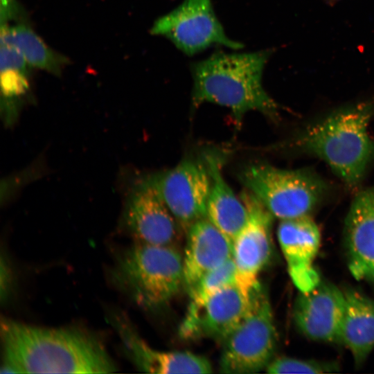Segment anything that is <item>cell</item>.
<instances>
[{"mask_svg":"<svg viewBox=\"0 0 374 374\" xmlns=\"http://www.w3.org/2000/svg\"><path fill=\"white\" fill-rule=\"evenodd\" d=\"M250 295L234 283L199 305H189L180 335L188 339L208 338L222 342L247 312Z\"/></svg>","mask_w":374,"mask_h":374,"instance_id":"11","label":"cell"},{"mask_svg":"<svg viewBox=\"0 0 374 374\" xmlns=\"http://www.w3.org/2000/svg\"><path fill=\"white\" fill-rule=\"evenodd\" d=\"M373 118L374 100L337 110L305 127L289 146L321 159L355 190L374 159V140L368 131Z\"/></svg>","mask_w":374,"mask_h":374,"instance_id":"3","label":"cell"},{"mask_svg":"<svg viewBox=\"0 0 374 374\" xmlns=\"http://www.w3.org/2000/svg\"><path fill=\"white\" fill-rule=\"evenodd\" d=\"M0 373H109L116 366L101 341L72 328L1 319Z\"/></svg>","mask_w":374,"mask_h":374,"instance_id":"1","label":"cell"},{"mask_svg":"<svg viewBox=\"0 0 374 374\" xmlns=\"http://www.w3.org/2000/svg\"><path fill=\"white\" fill-rule=\"evenodd\" d=\"M114 324L128 357L145 372L152 373H211L213 368L204 357L190 352H163L149 346L125 318L116 316Z\"/></svg>","mask_w":374,"mask_h":374,"instance_id":"15","label":"cell"},{"mask_svg":"<svg viewBox=\"0 0 374 374\" xmlns=\"http://www.w3.org/2000/svg\"><path fill=\"white\" fill-rule=\"evenodd\" d=\"M145 179L186 231L198 220L206 218L211 179L205 163L186 159Z\"/></svg>","mask_w":374,"mask_h":374,"instance_id":"8","label":"cell"},{"mask_svg":"<svg viewBox=\"0 0 374 374\" xmlns=\"http://www.w3.org/2000/svg\"><path fill=\"white\" fill-rule=\"evenodd\" d=\"M344 243L351 274L374 283V185L356 193L344 222Z\"/></svg>","mask_w":374,"mask_h":374,"instance_id":"13","label":"cell"},{"mask_svg":"<svg viewBox=\"0 0 374 374\" xmlns=\"http://www.w3.org/2000/svg\"><path fill=\"white\" fill-rule=\"evenodd\" d=\"M183 256L184 287L189 292L201 278L232 257V242L207 218L187 230Z\"/></svg>","mask_w":374,"mask_h":374,"instance_id":"16","label":"cell"},{"mask_svg":"<svg viewBox=\"0 0 374 374\" xmlns=\"http://www.w3.org/2000/svg\"><path fill=\"white\" fill-rule=\"evenodd\" d=\"M338 366L334 363L304 360L287 357L273 359L266 368L269 373H326L335 372Z\"/></svg>","mask_w":374,"mask_h":374,"instance_id":"22","label":"cell"},{"mask_svg":"<svg viewBox=\"0 0 374 374\" xmlns=\"http://www.w3.org/2000/svg\"><path fill=\"white\" fill-rule=\"evenodd\" d=\"M236 266L231 257L218 267L203 276L188 293L189 305H199L220 290L236 283Z\"/></svg>","mask_w":374,"mask_h":374,"instance_id":"21","label":"cell"},{"mask_svg":"<svg viewBox=\"0 0 374 374\" xmlns=\"http://www.w3.org/2000/svg\"><path fill=\"white\" fill-rule=\"evenodd\" d=\"M1 44L17 48L28 65L60 75L67 59L49 48L28 25L22 22L12 25L1 22Z\"/></svg>","mask_w":374,"mask_h":374,"instance_id":"19","label":"cell"},{"mask_svg":"<svg viewBox=\"0 0 374 374\" xmlns=\"http://www.w3.org/2000/svg\"><path fill=\"white\" fill-rule=\"evenodd\" d=\"M204 159L211 179L206 218L233 242L248 221V211L222 175V156L206 152Z\"/></svg>","mask_w":374,"mask_h":374,"instance_id":"17","label":"cell"},{"mask_svg":"<svg viewBox=\"0 0 374 374\" xmlns=\"http://www.w3.org/2000/svg\"><path fill=\"white\" fill-rule=\"evenodd\" d=\"M344 290L339 343L349 349L355 364L360 366L374 348V301L355 289Z\"/></svg>","mask_w":374,"mask_h":374,"instance_id":"18","label":"cell"},{"mask_svg":"<svg viewBox=\"0 0 374 374\" xmlns=\"http://www.w3.org/2000/svg\"><path fill=\"white\" fill-rule=\"evenodd\" d=\"M28 89V70H1V112L6 125L16 121Z\"/></svg>","mask_w":374,"mask_h":374,"instance_id":"20","label":"cell"},{"mask_svg":"<svg viewBox=\"0 0 374 374\" xmlns=\"http://www.w3.org/2000/svg\"><path fill=\"white\" fill-rule=\"evenodd\" d=\"M123 222L136 243L175 247L181 227L154 187L145 179L127 198Z\"/></svg>","mask_w":374,"mask_h":374,"instance_id":"10","label":"cell"},{"mask_svg":"<svg viewBox=\"0 0 374 374\" xmlns=\"http://www.w3.org/2000/svg\"><path fill=\"white\" fill-rule=\"evenodd\" d=\"M241 200L249 219L232 242V258L236 266V283L247 293L259 283L258 275L270 262L273 253L271 226L274 216L249 190Z\"/></svg>","mask_w":374,"mask_h":374,"instance_id":"9","label":"cell"},{"mask_svg":"<svg viewBox=\"0 0 374 374\" xmlns=\"http://www.w3.org/2000/svg\"><path fill=\"white\" fill-rule=\"evenodd\" d=\"M271 53L216 52L193 64L192 105L205 103L229 109L237 125L249 112H259L272 120L278 106L262 84V74Z\"/></svg>","mask_w":374,"mask_h":374,"instance_id":"2","label":"cell"},{"mask_svg":"<svg viewBox=\"0 0 374 374\" xmlns=\"http://www.w3.org/2000/svg\"><path fill=\"white\" fill-rule=\"evenodd\" d=\"M280 247L294 285L301 292L321 281L313 266L321 244V232L310 215L280 220L277 229Z\"/></svg>","mask_w":374,"mask_h":374,"instance_id":"14","label":"cell"},{"mask_svg":"<svg viewBox=\"0 0 374 374\" xmlns=\"http://www.w3.org/2000/svg\"><path fill=\"white\" fill-rule=\"evenodd\" d=\"M240 177L246 190L280 220L310 215L330 191L321 177L307 169L285 170L260 163L249 166Z\"/></svg>","mask_w":374,"mask_h":374,"instance_id":"5","label":"cell"},{"mask_svg":"<svg viewBox=\"0 0 374 374\" xmlns=\"http://www.w3.org/2000/svg\"><path fill=\"white\" fill-rule=\"evenodd\" d=\"M274 319L269 297L259 283L251 292L244 316L222 341L221 373H254L267 368L277 345Z\"/></svg>","mask_w":374,"mask_h":374,"instance_id":"6","label":"cell"},{"mask_svg":"<svg viewBox=\"0 0 374 374\" xmlns=\"http://www.w3.org/2000/svg\"><path fill=\"white\" fill-rule=\"evenodd\" d=\"M344 309V290L321 280L313 289L300 292L294 305V320L308 339L339 343Z\"/></svg>","mask_w":374,"mask_h":374,"instance_id":"12","label":"cell"},{"mask_svg":"<svg viewBox=\"0 0 374 374\" xmlns=\"http://www.w3.org/2000/svg\"><path fill=\"white\" fill-rule=\"evenodd\" d=\"M150 33L167 38L187 55H194L214 45L233 50L243 46L226 35L211 0H184L157 19Z\"/></svg>","mask_w":374,"mask_h":374,"instance_id":"7","label":"cell"},{"mask_svg":"<svg viewBox=\"0 0 374 374\" xmlns=\"http://www.w3.org/2000/svg\"><path fill=\"white\" fill-rule=\"evenodd\" d=\"M111 278L138 305L158 308L184 287L183 256L175 247L136 242L117 257Z\"/></svg>","mask_w":374,"mask_h":374,"instance_id":"4","label":"cell"}]
</instances>
